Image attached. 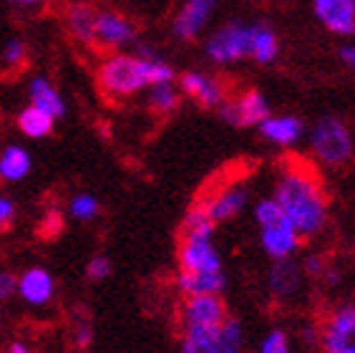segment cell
I'll use <instances>...</instances> for the list:
<instances>
[{
  "instance_id": "4fadbf2b",
  "label": "cell",
  "mask_w": 355,
  "mask_h": 353,
  "mask_svg": "<svg viewBox=\"0 0 355 353\" xmlns=\"http://www.w3.org/2000/svg\"><path fill=\"white\" fill-rule=\"evenodd\" d=\"M315 15L333 33H355V0H313Z\"/></svg>"
},
{
  "instance_id": "4dcf8cb0",
  "label": "cell",
  "mask_w": 355,
  "mask_h": 353,
  "mask_svg": "<svg viewBox=\"0 0 355 353\" xmlns=\"http://www.w3.org/2000/svg\"><path fill=\"white\" fill-rule=\"evenodd\" d=\"M15 217V207L10 199H0V232L10 230V224H13Z\"/></svg>"
},
{
  "instance_id": "5b68a950",
  "label": "cell",
  "mask_w": 355,
  "mask_h": 353,
  "mask_svg": "<svg viewBox=\"0 0 355 353\" xmlns=\"http://www.w3.org/2000/svg\"><path fill=\"white\" fill-rule=\"evenodd\" d=\"M320 353H355V306L340 303L330 308L318 323Z\"/></svg>"
},
{
  "instance_id": "8d00e7d4",
  "label": "cell",
  "mask_w": 355,
  "mask_h": 353,
  "mask_svg": "<svg viewBox=\"0 0 355 353\" xmlns=\"http://www.w3.org/2000/svg\"><path fill=\"white\" fill-rule=\"evenodd\" d=\"M21 3H35V0H21Z\"/></svg>"
},
{
  "instance_id": "d4e9b609",
  "label": "cell",
  "mask_w": 355,
  "mask_h": 353,
  "mask_svg": "<svg viewBox=\"0 0 355 353\" xmlns=\"http://www.w3.org/2000/svg\"><path fill=\"white\" fill-rule=\"evenodd\" d=\"M151 109L159 111V114H169V111H174L179 106V94L171 88L169 81L164 83H154V88H151Z\"/></svg>"
},
{
  "instance_id": "e0dca14e",
  "label": "cell",
  "mask_w": 355,
  "mask_h": 353,
  "mask_svg": "<svg viewBox=\"0 0 355 353\" xmlns=\"http://www.w3.org/2000/svg\"><path fill=\"white\" fill-rule=\"evenodd\" d=\"M217 6V0H187L184 10L179 13L174 21V33L179 38H194V35L205 28L207 18L212 13V8Z\"/></svg>"
},
{
  "instance_id": "9a60e30c",
  "label": "cell",
  "mask_w": 355,
  "mask_h": 353,
  "mask_svg": "<svg viewBox=\"0 0 355 353\" xmlns=\"http://www.w3.org/2000/svg\"><path fill=\"white\" fill-rule=\"evenodd\" d=\"M137 38V31L123 15L119 13H98L96 18V43H103L106 48H116L123 43H131Z\"/></svg>"
},
{
  "instance_id": "1f68e13d",
  "label": "cell",
  "mask_w": 355,
  "mask_h": 353,
  "mask_svg": "<svg viewBox=\"0 0 355 353\" xmlns=\"http://www.w3.org/2000/svg\"><path fill=\"white\" fill-rule=\"evenodd\" d=\"M300 336H302L305 343H310V346L318 348V323H308V326H302Z\"/></svg>"
},
{
  "instance_id": "5bb4252c",
  "label": "cell",
  "mask_w": 355,
  "mask_h": 353,
  "mask_svg": "<svg viewBox=\"0 0 355 353\" xmlns=\"http://www.w3.org/2000/svg\"><path fill=\"white\" fill-rule=\"evenodd\" d=\"M182 88L184 94L191 96L194 101H199L207 109H214V106H222L225 104V86L217 81V79H209L205 74H182Z\"/></svg>"
},
{
  "instance_id": "4316f807",
  "label": "cell",
  "mask_w": 355,
  "mask_h": 353,
  "mask_svg": "<svg viewBox=\"0 0 355 353\" xmlns=\"http://www.w3.org/2000/svg\"><path fill=\"white\" fill-rule=\"evenodd\" d=\"M300 265H302L305 278H310V280H320V278H325V272H328V260L322 258V255H308Z\"/></svg>"
},
{
  "instance_id": "cb8c5ba5",
  "label": "cell",
  "mask_w": 355,
  "mask_h": 353,
  "mask_svg": "<svg viewBox=\"0 0 355 353\" xmlns=\"http://www.w3.org/2000/svg\"><path fill=\"white\" fill-rule=\"evenodd\" d=\"M18 126H21V131H26L28 136H46L53 129V116L46 114V111L38 109V106H31V109H26L18 116Z\"/></svg>"
},
{
  "instance_id": "52a82bcc",
  "label": "cell",
  "mask_w": 355,
  "mask_h": 353,
  "mask_svg": "<svg viewBox=\"0 0 355 353\" xmlns=\"http://www.w3.org/2000/svg\"><path fill=\"white\" fill-rule=\"evenodd\" d=\"M179 270L187 272H214L222 268V255L217 245L212 243V235H179Z\"/></svg>"
},
{
  "instance_id": "ac0fdd59",
  "label": "cell",
  "mask_w": 355,
  "mask_h": 353,
  "mask_svg": "<svg viewBox=\"0 0 355 353\" xmlns=\"http://www.w3.org/2000/svg\"><path fill=\"white\" fill-rule=\"evenodd\" d=\"M257 126L267 142L280 144V147H293L302 136V122L295 116H267Z\"/></svg>"
},
{
  "instance_id": "ffe728a7",
  "label": "cell",
  "mask_w": 355,
  "mask_h": 353,
  "mask_svg": "<svg viewBox=\"0 0 355 353\" xmlns=\"http://www.w3.org/2000/svg\"><path fill=\"white\" fill-rule=\"evenodd\" d=\"M280 46H277V35L272 33V28L267 26H250V56L254 61L270 63L275 61Z\"/></svg>"
},
{
  "instance_id": "8992f818",
  "label": "cell",
  "mask_w": 355,
  "mask_h": 353,
  "mask_svg": "<svg viewBox=\"0 0 355 353\" xmlns=\"http://www.w3.org/2000/svg\"><path fill=\"white\" fill-rule=\"evenodd\" d=\"M98 83L111 96H131L149 83L146 58L137 56H114L98 71Z\"/></svg>"
},
{
  "instance_id": "ba28073f",
  "label": "cell",
  "mask_w": 355,
  "mask_h": 353,
  "mask_svg": "<svg viewBox=\"0 0 355 353\" xmlns=\"http://www.w3.org/2000/svg\"><path fill=\"white\" fill-rule=\"evenodd\" d=\"M247 199H250V192H247L245 184L230 182L217 187L214 192H209L207 197L197 199V204L212 217L214 224L227 222V220L237 217L239 212L247 207Z\"/></svg>"
},
{
  "instance_id": "f1b7e54d",
  "label": "cell",
  "mask_w": 355,
  "mask_h": 353,
  "mask_svg": "<svg viewBox=\"0 0 355 353\" xmlns=\"http://www.w3.org/2000/svg\"><path fill=\"white\" fill-rule=\"evenodd\" d=\"M26 56H28L26 46H23L21 41H13L6 51V61L10 63V66H23V63H26Z\"/></svg>"
},
{
  "instance_id": "603a6c76",
  "label": "cell",
  "mask_w": 355,
  "mask_h": 353,
  "mask_svg": "<svg viewBox=\"0 0 355 353\" xmlns=\"http://www.w3.org/2000/svg\"><path fill=\"white\" fill-rule=\"evenodd\" d=\"M28 170H31V156L18 147H10V149H6V154L0 156V179L15 182V179L26 176Z\"/></svg>"
},
{
  "instance_id": "2e32d148",
  "label": "cell",
  "mask_w": 355,
  "mask_h": 353,
  "mask_svg": "<svg viewBox=\"0 0 355 353\" xmlns=\"http://www.w3.org/2000/svg\"><path fill=\"white\" fill-rule=\"evenodd\" d=\"M177 288H179V293H182V295H199V293L222 295V290L227 288V275H225V270H214V272L179 270Z\"/></svg>"
},
{
  "instance_id": "8fae6325",
  "label": "cell",
  "mask_w": 355,
  "mask_h": 353,
  "mask_svg": "<svg viewBox=\"0 0 355 353\" xmlns=\"http://www.w3.org/2000/svg\"><path fill=\"white\" fill-rule=\"evenodd\" d=\"M207 54L217 63H232L237 58L250 56V28L239 26V23L225 26L209 38Z\"/></svg>"
},
{
  "instance_id": "44dd1931",
  "label": "cell",
  "mask_w": 355,
  "mask_h": 353,
  "mask_svg": "<svg viewBox=\"0 0 355 353\" xmlns=\"http://www.w3.org/2000/svg\"><path fill=\"white\" fill-rule=\"evenodd\" d=\"M96 18H98V13L91 6H73L69 10L71 33L81 43H86V46H94L96 43Z\"/></svg>"
},
{
  "instance_id": "484cf974",
  "label": "cell",
  "mask_w": 355,
  "mask_h": 353,
  "mask_svg": "<svg viewBox=\"0 0 355 353\" xmlns=\"http://www.w3.org/2000/svg\"><path fill=\"white\" fill-rule=\"evenodd\" d=\"M260 353H293V343H290V333L282 328H272L265 333V338L260 343Z\"/></svg>"
},
{
  "instance_id": "7c38bea8",
  "label": "cell",
  "mask_w": 355,
  "mask_h": 353,
  "mask_svg": "<svg viewBox=\"0 0 355 353\" xmlns=\"http://www.w3.org/2000/svg\"><path fill=\"white\" fill-rule=\"evenodd\" d=\"M222 116L232 126H252L270 116V104L260 91H247L232 104H222Z\"/></svg>"
},
{
  "instance_id": "9c48e42d",
  "label": "cell",
  "mask_w": 355,
  "mask_h": 353,
  "mask_svg": "<svg viewBox=\"0 0 355 353\" xmlns=\"http://www.w3.org/2000/svg\"><path fill=\"white\" fill-rule=\"evenodd\" d=\"M305 272L302 265L295 258H280L272 260L270 270H267V290L277 303H290L302 293L305 288Z\"/></svg>"
},
{
  "instance_id": "d6a6232c",
  "label": "cell",
  "mask_w": 355,
  "mask_h": 353,
  "mask_svg": "<svg viewBox=\"0 0 355 353\" xmlns=\"http://www.w3.org/2000/svg\"><path fill=\"white\" fill-rule=\"evenodd\" d=\"M15 290V283L8 272H0V298H8Z\"/></svg>"
},
{
  "instance_id": "3957f363",
  "label": "cell",
  "mask_w": 355,
  "mask_h": 353,
  "mask_svg": "<svg viewBox=\"0 0 355 353\" xmlns=\"http://www.w3.org/2000/svg\"><path fill=\"white\" fill-rule=\"evenodd\" d=\"M245 328L227 315L219 326H187L182 331V353H242Z\"/></svg>"
},
{
  "instance_id": "7a4b0ae2",
  "label": "cell",
  "mask_w": 355,
  "mask_h": 353,
  "mask_svg": "<svg viewBox=\"0 0 355 353\" xmlns=\"http://www.w3.org/2000/svg\"><path fill=\"white\" fill-rule=\"evenodd\" d=\"M254 222L260 227V245L262 250L272 260L280 258H295L300 250L302 238L295 230V224L287 220V215L280 210V204L275 197L260 199L254 207Z\"/></svg>"
},
{
  "instance_id": "7402d4cb",
  "label": "cell",
  "mask_w": 355,
  "mask_h": 353,
  "mask_svg": "<svg viewBox=\"0 0 355 353\" xmlns=\"http://www.w3.org/2000/svg\"><path fill=\"white\" fill-rule=\"evenodd\" d=\"M31 99H33V106L43 109L46 114L53 116V119H58V116L66 114V104L61 101V96L55 94V88L51 86L48 81H43V79L33 81V88H31Z\"/></svg>"
},
{
  "instance_id": "d6986e66",
  "label": "cell",
  "mask_w": 355,
  "mask_h": 353,
  "mask_svg": "<svg viewBox=\"0 0 355 353\" xmlns=\"http://www.w3.org/2000/svg\"><path fill=\"white\" fill-rule=\"evenodd\" d=\"M18 290H21V295L28 303L43 306V303L53 298V278L46 270H41V268H31V270L23 272Z\"/></svg>"
},
{
  "instance_id": "6da1fadb",
  "label": "cell",
  "mask_w": 355,
  "mask_h": 353,
  "mask_svg": "<svg viewBox=\"0 0 355 353\" xmlns=\"http://www.w3.org/2000/svg\"><path fill=\"white\" fill-rule=\"evenodd\" d=\"M275 202L295 224L302 240H315L322 235L330 220V199L322 187L320 174L302 159H293L282 167L275 184Z\"/></svg>"
},
{
  "instance_id": "d590c367",
  "label": "cell",
  "mask_w": 355,
  "mask_h": 353,
  "mask_svg": "<svg viewBox=\"0 0 355 353\" xmlns=\"http://www.w3.org/2000/svg\"><path fill=\"white\" fill-rule=\"evenodd\" d=\"M10 353H31V351H28L26 346H21V343H13V346H10Z\"/></svg>"
},
{
  "instance_id": "30bf717a",
  "label": "cell",
  "mask_w": 355,
  "mask_h": 353,
  "mask_svg": "<svg viewBox=\"0 0 355 353\" xmlns=\"http://www.w3.org/2000/svg\"><path fill=\"white\" fill-rule=\"evenodd\" d=\"M225 300L212 293H199V295H184L182 308H179V320L182 328L187 326H219L227 318Z\"/></svg>"
},
{
  "instance_id": "277c9868",
  "label": "cell",
  "mask_w": 355,
  "mask_h": 353,
  "mask_svg": "<svg viewBox=\"0 0 355 353\" xmlns=\"http://www.w3.org/2000/svg\"><path fill=\"white\" fill-rule=\"evenodd\" d=\"M310 149L322 167H343L353 159V136L338 116H325L310 131Z\"/></svg>"
},
{
  "instance_id": "e575fe53",
  "label": "cell",
  "mask_w": 355,
  "mask_h": 353,
  "mask_svg": "<svg viewBox=\"0 0 355 353\" xmlns=\"http://www.w3.org/2000/svg\"><path fill=\"white\" fill-rule=\"evenodd\" d=\"M340 58H343V61L348 63V66H350V68H353V71H355V46H348V48H343V51H340Z\"/></svg>"
},
{
  "instance_id": "f546056e",
  "label": "cell",
  "mask_w": 355,
  "mask_h": 353,
  "mask_svg": "<svg viewBox=\"0 0 355 353\" xmlns=\"http://www.w3.org/2000/svg\"><path fill=\"white\" fill-rule=\"evenodd\" d=\"M111 272V263L103 255H98V258H94L89 263V278H94V280H101V278H106Z\"/></svg>"
},
{
  "instance_id": "83f0119b",
  "label": "cell",
  "mask_w": 355,
  "mask_h": 353,
  "mask_svg": "<svg viewBox=\"0 0 355 353\" xmlns=\"http://www.w3.org/2000/svg\"><path fill=\"white\" fill-rule=\"evenodd\" d=\"M71 212H73L78 220H91L98 212V202H96L94 197H89V195H81V197H76L73 202H71Z\"/></svg>"
},
{
  "instance_id": "836d02e7",
  "label": "cell",
  "mask_w": 355,
  "mask_h": 353,
  "mask_svg": "<svg viewBox=\"0 0 355 353\" xmlns=\"http://www.w3.org/2000/svg\"><path fill=\"white\" fill-rule=\"evenodd\" d=\"M76 343H78V346H89L91 343V331H89V326H81L78 328V333H76Z\"/></svg>"
}]
</instances>
